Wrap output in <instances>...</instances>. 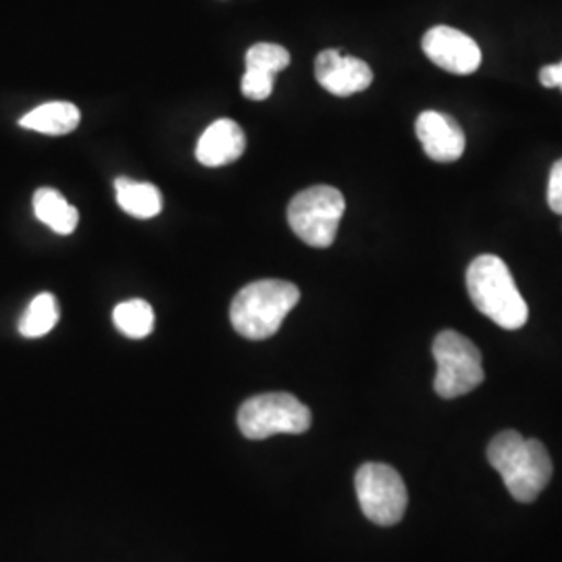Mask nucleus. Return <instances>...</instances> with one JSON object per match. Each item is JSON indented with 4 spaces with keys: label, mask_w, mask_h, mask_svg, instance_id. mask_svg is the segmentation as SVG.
Returning a JSON list of instances; mask_svg holds the SVG:
<instances>
[{
    "label": "nucleus",
    "mask_w": 562,
    "mask_h": 562,
    "mask_svg": "<svg viewBox=\"0 0 562 562\" xmlns=\"http://www.w3.org/2000/svg\"><path fill=\"white\" fill-rule=\"evenodd\" d=\"M115 192L121 209L136 220H153L161 213V190L155 183L117 178Z\"/></svg>",
    "instance_id": "13"
},
{
    "label": "nucleus",
    "mask_w": 562,
    "mask_h": 562,
    "mask_svg": "<svg viewBox=\"0 0 562 562\" xmlns=\"http://www.w3.org/2000/svg\"><path fill=\"white\" fill-rule=\"evenodd\" d=\"M315 78L334 97H352L371 86L373 71L362 59L341 55L338 48L319 53L315 60Z\"/></svg>",
    "instance_id": "9"
},
{
    "label": "nucleus",
    "mask_w": 562,
    "mask_h": 562,
    "mask_svg": "<svg viewBox=\"0 0 562 562\" xmlns=\"http://www.w3.org/2000/svg\"><path fill=\"white\" fill-rule=\"evenodd\" d=\"M487 461L503 475L510 496L533 503L552 477V461L540 440H525L519 431H503L487 446Z\"/></svg>",
    "instance_id": "1"
},
{
    "label": "nucleus",
    "mask_w": 562,
    "mask_h": 562,
    "mask_svg": "<svg viewBox=\"0 0 562 562\" xmlns=\"http://www.w3.org/2000/svg\"><path fill=\"white\" fill-rule=\"evenodd\" d=\"M311 423L308 406L285 392L252 396L238 411V427L248 440H267L278 434H304Z\"/></svg>",
    "instance_id": "6"
},
{
    "label": "nucleus",
    "mask_w": 562,
    "mask_h": 562,
    "mask_svg": "<svg viewBox=\"0 0 562 562\" xmlns=\"http://www.w3.org/2000/svg\"><path fill=\"white\" fill-rule=\"evenodd\" d=\"M357 496L364 517L375 525L392 527L402 521L408 492L401 473L382 462H367L357 471Z\"/></svg>",
    "instance_id": "7"
},
{
    "label": "nucleus",
    "mask_w": 562,
    "mask_h": 562,
    "mask_svg": "<svg viewBox=\"0 0 562 562\" xmlns=\"http://www.w3.org/2000/svg\"><path fill=\"white\" fill-rule=\"evenodd\" d=\"M417 136L429 159L438 162L459 161L467 148V138L459 121L438 111H425L417 120Z\"/></svg>",
    "instance_id": "10"
},
{
    "label": "nucleus",
    "mask_w": 562,
    "mask_h": 562,
    "mask_svg": "<svg viewBox=\"0 0 562 562\" xmlns=\"http://www.w3.org/2000/svg\"><path fill=\"white\" fill-rule=\"evenodd\" d=\"M59 322V304L57 299L48 292H42L30 302L27 311L23 313L20 322V334L23 338H42Z\"/></svg>",
    "instance_id": "15"
},
{
    "label": "nucleus",
    "mask_w": 562,
    "mask_h": 562,
    "mask_svg": "<svg viewBox=\"0 0 562 562\" xmlns=\"http://www.w3.org/2000/svg\"><path fill=\"white\" fill-rule=\"evenodd\" d=\"M434 359L438 362V373L434 390L440 398L452 401L473 392L483 383L482 352L459 331L446 329L434 340Z\"/></svg>",
    "instance_id": "5"
},
{
    "label": "nucleus",
    "mask_w": 562,
    "mask_h": 562,
    "mask_svg": "<svg viewBox=\"0 0 562 562\" xmlns=\"http://www.w3.org/2000/svg\"><path fill=\"white\" fill-rule=\"evenodd\" d=\"M346 201L331 186H313L299 192L288 206V223L304 244L327 248L336 240Z\"/></svg>",
    "instance_id": "4"
},
{
    "label": "nucleus",
    "mask_w": 562,
    "mask_h": 562,
    "mask_svg": "<svg viewBox=\"0 0 562 562\" xmlns=\"http://www.w3.org/2000/svg\"><path fill=\"white\" fill-rule=\"evenodd\" d=\"M299 301L301 290L290 281H255L236 294L229 319L241 338L267 340L280 331L281 323Z\"/></svg>",
    "instance_id": "3"
},
{
    "label": "nucleus",
    "mask_w": 562,
    "mask_h": 562,
    "mask_svg": "<svg viewBox=\"0 0 562 562\" xmlns=\"http://www.w3.org/2000/svg\"><path fill=\"white\" fill-rule=\"evenodd\" d=\"M425 57L454 76H471L482 67L480 44L461 30L436 25L423 36Z\"/></svg>",
    "instance_id": "8"
},
{
    "label": "nucleus",
    "mask_w": 562,
    "mask_h": 562,
    "mask_svg": "<svg viewBox=\"0 0 562 562\" xmlns=\"http://www.w3.org/2000/svg\"><path fill=\"white\" fill-rule=\"evenodd\" d=\"M467 290L475 308L503 329H521L529 319L508 265L496 255H482L467 269Z\"/></svg>",
    "instance_id": "2"
},
{
    "label": "nucleus",
    "mask_w": 562,
    "mask_h": 562,
    "mask_svg": "<svg viewBox=\"0 0 562 562\" xmlns=\"http://www.w3.org/2000/svg\"><path fill=\"white\" fill-rule=\"evenodd\" d=\"M290 65V53L280 44L259 42L246 53V69H255L267 76H276Z\"/></svg>",
    "instance_id": "17"
},
{
    "label": "nucleus",
    "mask_w": 562,
    "mask_h": 562,
    "mask_svg": "<svg viewBox=\"0 0 562 562\" xmlns=\"http://www.w3.org/2000/svg\"><path fill=\"white\" fill-rule=\"evenodd\" d=\"M548 204L550 209L562 215V159L552 165L550 180H548Z\"/></svg>",
    "instance_id": "19"
},
{
    "label": "nucleus",
    "mask_w": 562,
    "mask_h": 562,
    "mask_svg": "<svg viewBox=\"0 0 562 562\" xmlns=\"http://www.w3.org/2000/svg\"><path fill=\"white\" fill-rule=\"evenodd\" d=\"M246 150V136L236 121L211 123L196 144V159L204 167H223L238 161Z\"/></svg>",
    "instance_id": "11"
},
{
    "label": "nucleus",
    "mask_w": 562,
    "mask_h": 562,
    "mask_svg": "<svg viewBox=\"0 0 562 562\" xmlns=\"http://www.w3.org/2000/svg\"><path fill=\"white\" fill-rule=\"evenodd\" d=\"M113 322L123 336L132 340H142L150 336L155 327V313L153 306L146 301L134 299V301L121 302L113 311Z\"/></svg>",
    "instance_id": "16"
},
{
    "label": "nucleus",
    "mask_w": 562,
    "mask_h": 562,
    "mask_svg": "<svg viewBox=\"0 0 562 562\" xmlns=\"http://www.w3.org/2000/svg\"><path fill=\"white\" fill-rule=\"evenodd\" d=\"M276 76H267L255 69H246L241 76V94L250 101H265L273 92Z\"/></svg>",
    "instance_id": "18"
},
{
    "label": "nucleus",
    "mask_w": 562,
    "mask_h": 562,
    "mask_svg": "<svg viewBox=\"0 0 562 562\" xmlns=\"http://www.w3.org/2000/svg\"><path fill=\"white\" fill-rule=\"evenodd\" d=\"M540 83L543 88H559L562 92V60L557 65H546L540 71Z\"/></svg>",
    "instance_id": "20"
},
{
    "label": "nucleus",
    "mask_w": 562,
    "mask_h": 562,
    "mask_svg": "<svg viewBox=\"0 0 562 562\" xmlns=\"http://www.w3.org/2000/svg\"><path fill=\"white\" fill-rule=\"evenodd\" d=\"M34 213L44 225L60 236H69L76 232L80 213L74 204L65 201V196L53 188H41L34 194Z\"/></svg>",
    "instance_id": "14"
},
{
    "label": "nucleus",
    "mask_w": 562,
    "mask_h": 562,
    "mask_svg": "<svg viewBox=\"0 0 562 562\" xmlns=\"http://www.w3.org/2000/svg\"><path fill=\"white\" fill-rule=\"evenodd\" d=\"M80 109L71 102H46L21 117L20 125L46 136H65L80 125Z\"/></svg>",
    "instance_id": "12"
}]
</instances>
